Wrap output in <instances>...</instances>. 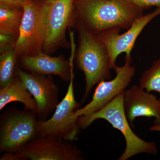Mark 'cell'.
I'll list each match as a JSON object with an SVG mask.
<instances>
[{
    "label": "cell",
    "mask_w": 160,
    "mask_h": 160,
    "mask_svg": "<svg viewBox=\"0 0 160 160\" xmlns=\"http://www.w3.org/2000/svg\"><path fill=\"white\" fill-rule=\"evenodd\" d=\"M73 78V73L67 92L58 104L52 117L47 120L38 121V137H51L70 142L76 139L80 128L73 115L80 105L75 98Z\"/></svg>",
    "instance_id": "6"
},
{
    "label": "cell",
    "mask_w": 160,
    "mask_h": 160,
    "mask_svg": "<svg viewBox=\"0 0 160 160\" xmlns=\"http://www.w3.org/2000/svg\"><path fill=\"white\" fill-rule=\"evenodd\" d=\"M71 54L69 61L63 57H51L42 51L34 55L22 57V67L31 72L45 75L58 76L66 82L70 81L73 73V60L76 46L74 38H70Z\"/></svg>",
    "instance_id": "12"
},
{
    "label": "cell",
    "mask_w": 160,
    "mask_h": 160,
    "mask_svg": "<svg viewBox=\"0 0 160 160\" xmlns=\"http://www.w3.org/2000/svg\"><path fill=\"white\" fill-rule=\"evenodd\" d=\"M1 160H82L81 150L70 142L51 137H38Z\"/></svg>",
    "instance_id": "7"
},
{
    "label": "cell",
    "mask_w": 160,
    "mask_h": 160,
    "mask_svg": "<svg viewBox=\"0 0 160 160\" xmlns=\"http://www.w3.org/2000/svg\"><path fill=\"white\" fill-rule=\"evenodd\" d=\"M126 117L131 124L137 118H155L154 125L160 126V100L139 86L125 90L123 99Z\"/></svg>",
    "instance_id": "13"
},
{
    "label": "cell",
    "mask_w": 160,
    "mask_h": 160,
    "mask_svg": "<svg viewBox=\"0 0 160 160\" xmlns=\"http://www.w3.org/2000/svg\"><path fill=\"white\" fill-rule=\"evenodd\" d=\"M79 47L77 62L85 75L86 85L82 102L92 87L103 80L111 78L108 52L97 35L79 24Z\"/></svg>",
    "instance_id": "3"
},
{
    "label": "cell",
    "mask_w": 160,
    "mask_h": 160,
    "mask_svg": "<svg viewBox=\"0 0 160 160\" xmlns=\"http://www.w3.org/2000/svg\"><path fill=\"white\" fill-rule=\"evenodd\" d=\"M23 15V9L0 6V33L18 37Z\"/></svg>",
    "instance_id": "15"
},
{
    "label": "cell",
    "mask_w": 160,
    "mask_h": 160,
    "mask_svg": "<svg viewBox=\"0 0 160 160\" xmlns=\"http://www.w3.org/2000/svg\"><path fill=\"white\" fill-rule=\"evenodd\" d=\"M139 86L148 92H157L160 95V58L154 61L149 69L143 72L140 78Z\"/></svg>",
    "instance_id": "17"
},
{
    "label": "cell",
    "mask_w": 160,
    "mask_h": 160,
    "mask_svg": "<svg viewBox=\"0 0 160 160\" xmlns=\"http://www.w3.org/2000/svg\"><path fill=\"white\" fill-rule=\"evenodd\" d=\"M14 102L22 103L25 109L37 115L38 113L36 101L16 73L11 82L0 89V110L9 103Z\"/></svg>",
    "instance_id": "14"
},
{
    "label": "cell",
    "mask_w": 160,
    "mask_h": 160,
    "mask_svg": "<svg viewBox=\"0 0 160 160\" xmlns=\"http://www.w3.org/2000/svg\"><path fill=\"white\" fill-rule=\"evenodd\" d=\"M18 58L14 46L1 52L0 57V87H5L14 77L15 66Z\"/></svg>",
    "instance_id": "16"
},
{
    "label": "cell",
    "mask_w": 160,
    "mask_h": 160,
    "mask_svg": "<svg viewBox=\"0 0 160 160\" xmlns=\"http://www.w3.org/2000/svg\"><path fill=\"white\" fill-rule=\"evenodd\" d=\"M17 37L10 34L0 33V50L1 52L14 46Z\"/></svg>",
    "instance_id": "18"
},
{
    "label": "cell",
    "mask_w": 160,
    "mask_h": 160,
    "mask_svg": "<svg viewBox=\"0 0 160 160\" xmlns=\"http://www.w3.org/2000/svg\"><path fill=\"white\" fill-rule=\"evenodd\" d=\"M132 58H125V63L115 69V77L112 80H103L98 83L91 102L73 113L75 119L82 116L88 115L102 109L129 86L135 73V69L131 65Z\"/></svg>",
    "instance_id": "8"
},
{
    "label": "cell",
    "mask_w": 160,
    "mask_h": 160,
    "mask_svg": "<svg viewBox=\"0 0 160 160\" xmlns=\"http://www.w3.org/2000/svg\"><path fill=\"white\" fill-rule=\"evenodd\" d=\"M29 0H0V6L22 9Z\"/></svg>",
    "instance_id": "20"
},
{
    "label": "cell",
    "mask_w": 160,
    "mask_h": 160,
    "mask_svg": "<svg viewBox=\"0 0 160 160\" xmlns=\"http://www.w3.org/2000/svg\"><path fill=\"white\" fill-rule=\"evenodd\" d=\"M37 113L11 109L1 119L0 152L13 153L38 137Z\"/></svg>",
    "instance_id": "5"
},
{
    "label": "cell",
    "mask_w": 160,
    "mask_h": 160,
    "mask_svg": "<svg viewBox=\"0 0 160 160\" xmlns=\"http://www.w3.org/2000/svg\"><path fill=\"white\" fill-rule=\"evenodd\" d=\"M16 74L36 101L39 109L38 116L42 120H46L59 103L58 89L52 78L34 72L28 73L19 68Z\"/></svg>",
    "instance_id": "11"
},
{
    "label": "cell",
    "mask_w": 160,
    "mask_h": 160,
    "mask_svg": "<svg viewBox=\"0 0 160 160\" xmlns=\"http://www.w3.org/2000/svg\"><path fill=\"white\" fill-rule=\"evenodd\" d=\"M150 131L160 132V126H155L153 125L150 128Z\"/></svg>",
    "instance_id": "21"
},
{
    "label": "cell",
    "mask_w": 160,
    "mask_h": 160,
    "mask_svg": "<svg viewBox=\"0 0 160 160\" xmlns=\"http://www.w3.org/2000/svg\"><path fill=\"white\" fill-rule=\"evenodd\" d=\"M31 1H39V0H31Z\"/></svg>",
    "instance_id": "22"
},
{
    "label": "cell",
    "mask_w": 160,
    "mask_h": 160,
    "mask_svg": "<svg viewBox=\"0 0 160 160\" xmlns=\"http://www.w3.org/2000/svg\"><path fill=\"white\" fill-rule=\"evenodd\" d=\"M74 6L79 24L96 35L128 29L143 15L142 9L128 0H75Z\"/></svg>",
    "instance_id": "1"
},
{
    "label": "cell",
    "mask_w": 160,
    "mask_h": 160,
    "mask_svg": "<svg viewBox=\"0 0 160 160\" xmlns=\"http://www.w3.org/2000/svg\"><path fill=\"white\" fill-rule=\"evenodd\" d=\"M74 1L45 0L48 9L42 49L45 53L51 52L62 42L71 22Z\"/></svg>",
    "instance_id": "10"
},
{
    "label": "cell",
    "mask_w": 160,
    "mask_h": 160,
    "mask_svg": "<svg viewBox=\"0 0 160 160\" xmlns=\"http://www.w3.org/2000/svg\"><path fill=\"white\" fill-rule=\"evenodd\" d=\"M140 9H149L152 6L160 7V0H128Z\"/></svg>",
    "instance_id": "19"
},
{
    "label": "cell",
    "mask_w": 160,
    "mask_h": 160,
    "mask_svg": "<svg viewBox=\"0 0 160 160\" xmlns=\"http://www.w3.org/2000/svg\"><path fill=\"white\" fill-rule=\"evenodd\" d=\"M22 9V23L14 44L18 58L34 55L42 51L48 16L45 1L29 0Z\"/></svg>",
    "instance_id": "4"
},
{
    "label": "cell",
    "mask_w": 160,
    "mask_h": 160,
    "mask_svg": "<svg viewBox=\"0 0 160 160\" xmlns=\"http://www.w3.org/2000/svg\"><path fill=\"white\" fill-rule=\"evenodd\" d=\"M160 15V7L140 17L133 22L127 31L119 34L120 30H110L97 35L108 52L111 69L117 67L116 61L119 55L126 53V59L132 58V50L137 39L147 24Z\"/></svg>",
    "instance_id": "9"
},
{
    "label": "cell",
    "mask_w": 160,
    "mask_h": 160,
    "mask_svg": "<svg viewBox=\"0 0 160 160\" xmlns=\"http://www.w3.org/2000/svg\"><path fill=\"white\" fill-rule=\"evenodd\" d=\"M124 91L96 112L78 118V125L80 129H86L95 120L102 119L121 132L126 140V147L118 160H127L140 153L156 154L158 150L155 143L142 139L134 133L129 126L123 104Z\"/></svg>",
    "instance_id": "2"
}]
</instances>
